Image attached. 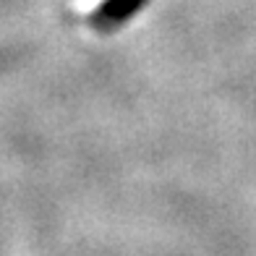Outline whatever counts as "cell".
I'll use <instances>...</instances> for the list:
<instances>
[{"instance_id": "1", "label": "cell", "mask_w": 256, "mask_h": 256, "mask_svg": "<svg viewBox=\"0 0 256 256\" xmlns=\"http://www.w3.org/2000/svg\"><path fill=\"white\" fill-rule=\"evenodd\" d=\"M144 3L146 0H104V3L97 8L94 21L97 24H118V21L136 14Z\"/></svg>"}]
</instances>
